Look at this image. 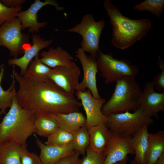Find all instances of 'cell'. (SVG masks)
Segmentation results:
<instances>
[{"label": "cell", "instance_id": "6da1fadb", "mask_svg": "<svg viewBox=\"0 0 164 164\" xmlns=\"http://www.w3.org/2000/svg\"><path fill=\"white\" fill-rule=\"evenodd\" d=\"M14 67L12 75L19 85L15 97L22 107L36 115L79 111L81 104L75 96L66 94L48 77L34 80L21 75Z\"/></svg>", "mask_w": 164, "mask_h": 164}, {"label": "cell", "instance_id": "7a4b0ae2", "mask_svg": "<svg viewBox=\"0 0 164 164\" xmlns=\"http://www.w3.org/2000/svg\"><path fill=\"white\" fill-rule=\"evenodd\" d=\"M103 6L110 18L112 26L111 44L121 50L127 49L145 37L152 28L150 20L146 18L135 20L124 15L109 0Z\"/></svg>", "mask_w": 164, "mask_h": 164}, {"label": "cell", "instance_id": "3957f363", "mask_svg": "<svg viewBox=\"0 0 164 164\" xmlns=\"http://www.w3.org/2000/svg\"><path fill=\"white\" fill-rule=\"evenodd\" d=\"M36 116L22 107L15 96L9 110L0 123V142L12 141L27 146V139L36 132Z\"/></svg>", "mask_w": 164, "mask_h": 164}, {"label": "cell", "instance_id": "277c9868", "mask_svg": "<svg viewBox=\"0 0 164 164\" xmlns=\"http://www.w3.org/2000/svg\"><path fill=\"white\" fill-rule=\"evenodd\" d=\"M113 93L110 98L103 105L101 111L107 116L135 111L141 91L135 77L126 76L118 79L115 82Z\"/></svg>", "mask_w": 164, "mask_h": 164}, {"label": "cell", "instance_id": "5b68a950", "mask_svg": "<svg viewBox=\"0 0 164 164\" xmlns=\"http://www.w3.org/2000/svg\"><path fill=\"white\" fill-rule=\"evenodd\" d=\"M96 57L98 72L107 84L115 82L122 77H135L139 73L138 67L133 65L129 60L115 59L110 53L105 54L99 50Z\"/></svg>", "mask_w": 164, "mask_h": 164}, {"label": "cell", "instance_id": "8992f818", "mask_svg": "<svg viewBox=\"0 0 164 164\" xmlns=\"http://www.w3.org/2000/svg\"><path fill=\"white\" fill-rule=\"evenodd\" d=\"M107 116L106 125L112 133L132 137L144 127L153 122L152 118L146 115L139 108L132 113L126 111Z\"/></svg>", "mask_w": 164, "mask_h": 164}, {"label": "cell", "instance_id": "52a82bcc", "mask_svg": "<svg viewBox=\"0 0 164 164\" xmlns=\"http://www.w3.org/2000/svg\"><path fill=\"white\" fill-rule=\"evenodd\" d=\"M105 25L104 19L97 22L91 14H87L83 16L80 23L63 31L80 35L82 38L81 48L85 52L88 53L90 55L96 57L100 50V36Z\"/></svg>", "mask_w": 164, "mask_h": 164}, {"label": "cell", "instance_id": "ba28073f", "mask_svg": "<svg viewBox=\"0 0 164 164\" xmlns=\"http://www.w3.org/2000/svg\"><path fill=\"white\" fill-rule=\"evenodd\" d=\"M21 22L16 17L3 24L0 27V46H4L10 52L14 58L23 54L24 50L31 44L29 35L22 32Z\"/></svg>", "mask_w": 164, "mask_h": 164}, {"label": "cell", "instance_id": "9c48e42d", "mask_svg": "<svg viewBox=\"0 0 164 164\" xmlns=\"http://www.w3.org/2000/svg\"><path fill=\"white\" fill-rule=\"evenodd\" d=\"M80 73V68L73 61L52 69L48 77L66 94L73 96L79 83Z\"/></svg>", "mask_w": 164, "mask_h": 164}, {"label": "cell", "instance_id": "30bf717a", "mask_svg": "<svg viewBox=\"0 0 164 164\" xmlns=\"http://www.w3.org/2000/svg\"><path fill=\"white\" fill-rule=\"evenodd\" d=\"M75 94L77 99L81 101V105L85 111V126L88 129L101 123L106 124L107 117L101 111L102 108L106 102L104 98H95L88 89L84 91L77 90Z\"/></svg>", "mask_w": 164, "mask_h": 164}, {"label": "cell", "instance_id": "8fae6325", "mask_svg": "<svg viewBox=\"0 0 164 164\" xmlns=\"http://www.w3.org/2000/svg\"><path fill=\"white\" fill-rule=\"evenodd\" d=\"M75 56L81 64L83 72V79L77 90L84 91L88 89L95 98H101L97 84L96 75L98 70L96 57L88 55L81 47L77 50Z\"/></svg>", "mask_w": 164, "mask_h": 164}, {"label": "cell", "instance_id": "7c38bea8", "mask_svg": "<svg viewBox=\"0 0 164 164\" xmlns=\"http://www.w3.org/2000/svg\"><path fill=\"white\" fill-rule=\"evenodd\" d=\"M137 108L147 116L159 118L158 112L164 111V91H155L152 81L147 82L139 97Z\"/></svg>", "mask_w": 164, "mask_h": 164}, {"label": "cell", "instance_id": "4fadbf2b", "mask_svg": "<svg viewBox=\"0 0 164 164\" xmlns=\"http://www.w3.org/2000/svg\"><path fill=\"white\" fill-rule=\"evenodd\" d=\"M132 137L113 133L111 139L104 152L105 155L102 164L126 163L128 154H134L131 144Z\"/></svg>", "mask_w": 164, "mask_h": 164}, {"label": "cell", "instance_id": "5bb4252c", "mask_svg": "<svg viewBox=\"0 0 164 164\" xmlns=\"http://www.w3.org/2000/svg\"><path fill=\"white\" fill-rule=\"evenodd\" d=\"M48 5L54 6L58 11L63 9L55 0H46L44 2L36 0L28 9L20 11L17 15V17L21 22L22 30L29 28V32L37 33L40 28L46 26L47 22H39L38 21L37 14L42 8Z\"/></svg>", "mask_w": 164, "mask_h": 164}, {"label": "cell", "instance_id": "9a60e30c", "mask_svg": "<svg viewBox=\"0 0 164 164\" xmlns=\"http://www.w3.org/2000/svg\"><path fill=\"white\" fill-rule=\"evenodd\" d=\"M32 45L24 50L23 55L22 57L9 59L8 61L9 64L18 67L21 70L20 74L23 76L25 75L31 61L39 54L40 50L49 47L53 41L52 39L45 40L44 38H42L40 35L36 34L32 35Z\"/></svg>", "mask_w": 164, "mask_h": 164}, {"label": "cell", "instance_id": "2e32d148", "mask_svg": "<svg viewBox=\"0 0 164 164\" xmlns=\"http://www.w3.org/2000/svg\"><path fill=\"white\" fill-rule=\"evenodd\" d=\"M35 143L40 150L42 164H54L57 161L70 154L74 150L72 143L64 146L45 144L38 139L34 134Z\"/></svg>", "mask_w": 164, "mask_h": 164}, {"label": "cell", "instance_id": "e0dca14e", "mask_svg": "<svg viewBox=\"0 0 164 164\" xmlns=\"http://www.w3.org/2000/svg\"><path fill=\"white\" fill-rule=\"evenodd\" d=\"M88 130L89 147L96 152H104L111 141L113 133L105 123L91 127Z\"/></svg>", "mask_w": 164, "mask_h": 164}, {"label": "cell", "instance_id": "ac0fdd59", "mask_svg": "<svg viewBox=\"0 0 164 164\" xmlns=\"http://www.w3.org/2000/svg\"><path fill=\"white\" fill-rule=\"evenodd\" d=\"M148 127L145 126L132 137L131 144L135 155L132 164H147L149 146Z\"/></svg>", "mask_w": 164, "mask_h": 164}, {"label": "cell", "instance_id": "d6986e66", "mask_svg": "<svg viewBox=\"0 0 164 164\" xmlns=\"http://www.w3.org/2000/svg\"><path fill=\"white\" fill-rule=\"evenodd\" d=\"M40 55L42 62L51 69L65 65L73 60V57L61 46L51 47L47 51L43 50Z\"/></svg>", "mask_w": 164, "mask_h": 164}, {"label": "cell", "instance_id": "ffe728a7", "mask_svg": "<svg viewBox=\"0 0 164 164\" xmlns=\"http://www.w3.org/2000/svg\"><path fill=\"white\" fill-rule=\"evenodd\" d=\"M59 128L73 134L86 125V118L79 111L65 114H55Z\"/></svg>", "mask_w": 164, "mask_h": 164}, {"label": "cell", "instance_id": "44dd1931", "mask_svg": "<svg viewBox=\"0 0 164 164\" xmlns=\"http://www.w3.org/2000/svg\"><path fill=\"white\" fill-rule=\"evenodd\" d=\"M35 134L47 138L59 128L54 114L49 113L36 116Z\"/></svg>", "mask_w": 164, "mask_h": 164}, {"label": "cell", "instance_id": "7402d4cb", "mask_svg": "<svg viewBox=\"0 0 164 164\" xmlns=\"http://www.w3.org/2000/svg\"><path fill=\"white\" fill-rule=\"evenodd\" d=\"M13 141H7L0 145V164H21V145Z\"/></svg>", "mask_w": 164, "mask_h": 164}, {"label": "cell", "instance_id": "603a6c76", "mask_svg": "<svg viewBox=\"0 0 164 164\" xmlns=\"http://www.w3.org/2000/svg\"><path fill=\"white\" fill-rule=\"evenodd\" d=\"M149 146L147 164H155L158 158L164 152V131L149 133Z\"/></svg>", "mask_w": 164, "mask_h": 164}, {"label": "cell", "instance_id": "cb8c5ba5", "mask_svg": "<svg viewBox=\"0 0 164 164\" xmlns=\"http://www.w3.org/2000/svg\"><path fill=\"white\" fill-rule=\"evenodd\" d=\"M38 54L30 63L24 77L31 80L38 81L48 78L52 69L43 63Z\"/></svg>", "mask_w": 164, "mask_h": 164}, {"label": "cell", "instance_id": "d4e9b609", "mask_svg": "<svg viewBox=\"0 0 164 164\" xmlns=\"http://www.w3.org/2000/svg\"><path fill=\"white\" fill-rule=\"evenodd\" d=\"M4 70V64L3 63L0 65V113L1 114L5 113L7 108L11 107L16 93L15 87V80L12 75V82L9 88L6 91L2 88V82Z\"/></svg>", "mask_w": 164, "mask_h": 164}, {"label": "cell", "instance_id": "484cf974", "mask_svg": "<svg viewBox=\"0 0 164 164\" xmlns=\"http://www.w3.org/2000/svg\"><path fill=\"white\" fill-rule=\"evenodd\" d=\"M72 144L75 152L83 156L89 144L88 130L85 125L73 134Z\"/></svg>", "mask_w": 164, "mask_h": 164}, {"label": "cell", "instance_id": "4316f807", "mask_svg": "<svg viewBox=\"0 0 164 164\" xmlns=\"http://www.w3.org/2000/svg\"><path fill=\"white\" fill-rule=\"evenodd\" d=\"M133 9L139 12L148 11L160 18L164 10V0H145L134 5Z\"/></svg>", "mask_w": 164, "mask_h": 164}, {"label": "cell", "instance_id": "83f0119b", "mask_svg": "<svg viewBox=\"0 0 164 164\" xmlns=\"http://www.w3.org/2000/svg\"><path fill=\"white\" fill-rule=\"evenodd\" d=\"M73 137V134L59 128L47 138L44 143L48 145L66 146L72 143Z\"/></svg>", "mask_w": 164, "mask_h": 164}, {"label": "cell", "instance_id": "f1b7e54d", "mask_svg": "<svg viewBox=\"0 0 164 164\" xmlns=\"http://www.w3.org/2000/svg\"><path fill=\"white\" fill-rule=\"evenodd\" d=\"M22 9L21 6L13 8L8 7L0 1V27L4 23L17 17Z\"/></svg>", "mask_w": 164, "mask_h": 164}, {"label": "cell", "instance_id": "f546056e", "mask_svg": "<svg viewBox=\"0 0 164 164\" xmlns=\"http://www.w3.org/2000/svg\"><path fill=\"white\" fill-rule=\"evenodd\" d=\"M26 146L24 145L20 146L19 155L21 164H42L39 155L29 151Z\"/></svg>", "mask_w": 164, "mask_h": 164}, {"label": "cell", "instance_id": "4dcf8cb0", "mask_svg": "<svg viewBox=\"0 0 164 164\" xmlns=\"http://www.w3.org/2000/svg\"><path fill=\"white\" fill-rule=\"evenodd\" d=\"M105 157L104 152H96L88 146L85 155L81 159V164H102Z\"/></svg>", "mask_w": 164, "mask_h": 164}, {"label": "cell", "instance_id": "1f68e13d", "mask_svg": "<svg viewBox=\"0 0 164 164\" xmlns=\"http://www.w3.org/2000/svg\"><path fill=\"white\" fill-rule=\"evenodd\" d=\"M158 65L161 69V72L157 74L153 79L152 82L155 89L158 92L164 91V61L161 58L158 60Z\"/></svg>", "mask_w": 164, "mask_h": 164}, {"label": "cell", "instance_id": "d6a6232c", "mask_svg": "<svg viewBox=\"0 0 164 164\" xmlns=\"http://www.w3.org/2000/svg\"><path fill=\"white\" fill-rule=\"evenodd\" d=\"M80 154L75 152L64 157L54 164H81V159L80 158Z\"/></svg>", "mask_w": 164, "mask_h": 164}, {"label": "cell", "instance_id": "836d02e7", "mask_svg": "<svg viewBox=\"0 0 164 164\" xmlns=\"http://www.w3.org/2000/svg\"><path fill=\"white\" fill-rule=\"evenodd\" d=\"M0 1L5 6L13 8L21 6L24 3L25 0H0Z\"/></svg>", "mask_w": 164, "mask_h": 164}, {"label": "cell", "instance_id": "e575fe53", "mask_svg": "<svg viewBox=\"0 0 164 164\" xmlns=\"http://www.w3.org/2000/svg\"><path fill=\"white\" fill-rule=\"evenodd\" d=\"M156 164H164V152L157 159Z\"/></svg>", "mask_w": 164, "mask_h": 164}, {"label": "cell", "instance_id": "d590c367", "mask_svg": "<svg viewBox=\"0 0 164 164\" xmlns=\"http://www.w3.org/2000/svg\"><path fill=\"white\" fill-rule=\"evenodd\" d=\"M115 164H127L126 163L121 162H118L116 163Z\"/></svg>", "mask_w": 164, "mask_h": 164}, {"label": "cell", "instance_id": "8d00e7d4", "mask_svg": "<svg viewBox=\"0 0 164 164\" xmlns=\"http://www.w3.org/2000/svg\"><path fill=\"white\" fill-rule=\"evenodd\" d=\"M1 114L0 113V119L1 117Z\"/></svg>", "mask_w": 164, "mask_h": 164}, {"label": "cell", "instance_id": "74e56055", "mask_svg": "<svg viewBox=\"0 0 164 164\" xmlns=\"http://www.w3.org/2000/svg\"><path fill=\"white\" fill-rule=\"evenodd\" d=\"M1 143L0 142V144H1Z\"/></svg>", "mask_w": 164, "mask_h": 164}]
</instances>
